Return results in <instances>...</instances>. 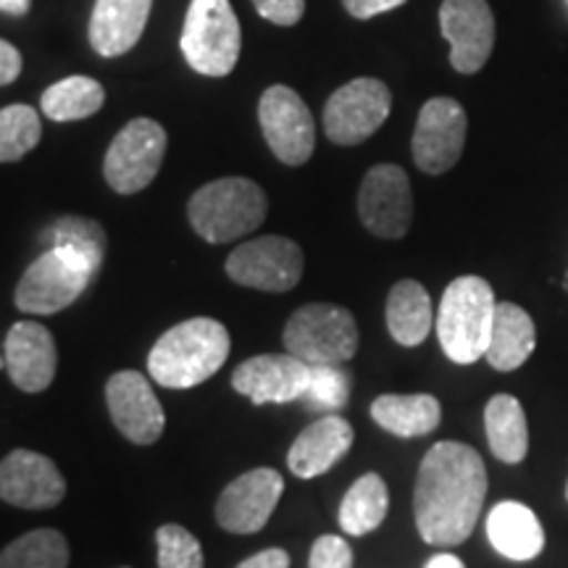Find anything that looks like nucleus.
Returning <instances> with one entry per match:
<instances>
[{"label": "nucleus", "mask_w": 568, "mask_h": 568, "mask_svg": "<svg viewBox=\"0 0 568 568\" xmlns=\"http://www.w3.org/2000/svg\"><path fill=\"white\" fill-rule=\"evenodd\" d=\"M261 19L276 27H295L305 13V0H253Z\"/></svg>", "instance_id": "f704fd0d"}, {"label": "nucleus", "mask_w": 568, "mask_h": 568, "mask_svg": "<svg viewBox=\"0 0 568 568\" xmlns=\"http://www.w3.org/2000/svg\"><path fill=\"white\" fill-rule=\"evenodd\" d=\"M424 568H466V566H464V560H460L458 556H453V552H439V556L432 558Z\"/></svg>", "instance_id": "ea45409f"}, {"label": "nucleus", "mask_w": 568, "mask_h": 568, "mask_svg": "<svg viewBox=\"0 0 568 568\" xmlns=\"http://www.w3.org/2000/svg\"><path fill=\"white\" fill-rule=\"evenodd\" d=\"M487 537L508 560H531L545 548V531L535 510L516 500H503L489 510Z\"/></svg>", "instance_id": "4be33fe9"}, {"label": "nucleus", "mask_w": 568, "mask_h": 568, "mask_svg": "<svg viewBox=\"0 0 568 568\" xmlns=\"http://www.w3.org/2000/svg\"><path fill=\"white\" fill-rule=\"evenodd\" d=\"M105 103L103 84L92 77H67L42 92L40 109L51 122H82L95 116Z\"/></svg>", "instance_id": "bb28decb"}, {"label": "nucleus", "mask_w": 568, "mask_h": 568, "mask_svg": "<svg viewBox=\"0 0 568 568\" xmlns=\"http://www.w3.org/2000/svg\"><path fill=\"white\" fill-rule=\"evenodd\" d=\"M308 568H353V550L343 537L324 535L311 548Z\"/></svg>", "instance_id": "72a5a7b5"}, {"label": "nucleus", "mask_w": 568, "mask_h": 568, "mask_svg": "<svg viewBox=\"0 0 568 568\" xmlns=\"http://www.w3.org/2000/svg\"><path fill=\"white\" fill-rule=\"evenodd\" d=\"M351 397V376L335 364L311 366L308 389L301 400L314 410H339Z\"/></svg>", "instance_id": "2f4dec72"}, {"label": "nucleus", "mask_w": 568, "mask_h": 568, "mask_svg": "<svg viewBox=\"0 0 568 568\" xmlns=\"http://www.w3.org/2000/svg\"><path fill=\"white\" fill-rule=\"evenodd\" d=\"M468 119L464 105L453 98H432L422 105L414 130V161L424 174L439 176L460 161L466 145Z\"/></svg>", "instance_id": "ddd939ff"}, {"label": "nucleus", "mask_w": 568, "mask_h": 568, "mask_svg": "<svg viewBox=\"0 0 568 568\" xmlns=\"http://www.w3.org/2000/svg\"><path fill=\"white\" fill-rule=\"evenodd\" d=\"M372 418L397 437H424L439 426L443 406L435 395H379L372 403Z\"/></svg>", "instance_id": "393cba45"}, {"label": "nucleus", "mask_w": 568, "mask_h": 568, "mask_svg": "<svg viewBox=\"0 0 568 568\" xmlns=\"http://www.w3.org/2000/svg\"><path fill=\"white\" fill-rule=\"evenodd\" d=\"M284 493V479L276 468L258 466L230 481L216 500V521L232 535H255L268 524Z\"/></svg>", "instance_id": "4468645a"}, {"label": "nucleus", "mask_w": 568, "mask_h": 568, "mask_svg": "<svg viewBox=\"0 0 568 568\" xmlns=\"http://www.w3.org/2000/svg\"><path fill=\"white\" fill-rule=\"evenodd\" d=\"M389 510V493L379 474H364L353 481L339 506V527L351 537L379 529Z\"/></svg>", "instance_id": "cd10ccee"}, {"label": "nucleus", "mask_w": 568, "mask_h": 568, "mask_svg": "<svg viewBox=\"0 0 568 568\" xmlns=\"http://www.w3.org/2000/svg\"><path fill=\"white\" fill-rule=\"evenodd\" d=\"M98 272L88 258L71 247L51 245L34 258L17 284V308L21 314L51 316L69 308Z\"/></svg>", "instance_id": "0eeeda50"}, {"label": "nucleus", "mask_w": 568, "mask_h": 568, "mask_svg": "<svg viewBox=\"0 0 568 568\" xmlns=\"http://www.w3.org/2000/svg\"><path fill=\"white\" fill-rule=\"evenodd\" d=\"M230 332L211 316L180 322L155 339L148 355V374L169 389H190L211 379L230 358Z\"/></svg>", "instance_id": "f03ea898"}, {"label": "nucleus", "mask_w": 568, "mask_h": 568, "mask_svg": "<svg viewBox=\"0 0 568 568\" xmlns=\"http://www.w3.org/2000/svg\"><path fill=\"white\" fill-rule=\"evenodd\" d=\"M535 345L537 329L527 311L516 303H497L493 337L485 355L487 364L495 372H516L518 366L527 364Z\"/></svg>", "instance_id": "5701e85b"}, {"label": "nucleus", "mask_w": 568, "mask_h": 568, "mask_svg": "<svg viewBox=\"0 0 568 568\" xmlns=\"http://www.w3.org/2000/svg\"><path fill=\"white\" fill-rule=\"evenodd\" d=\"M487 495V468L474 447L437 443L418 466L414 516L426 545L456 548L477 527Z\"/></svg>", "instance_id": "f257e3e1"}, {"label": "nucleus", "mask_w": 568, "mask_h": 568, "mask_svg": "<svg viewBox=\"0 0 568 568\" xmlns=\"http://www.w3.org/2000/svg\"><path fill=\"white\" fill-rule=\"evenodd\" d=\"M353 445V426L347 418L329 414L305 426L287 453V466L295 477L314 479L329 471Z\"/></svg>", "instance_id": "412c9836"}, {"label": "nucleus", "mask_w": 568, "mask_h": 568, "mask_svg": "<svg viewBox=\"0 0 568 568\" xmlns=\"http://www.w3.org/2000/svg\"><path fill=\"white\" fill-rule=\"evenodd\" d=\"M358 216L376 237H406L414 222V195L406 169L397 163H376L368 169L358 190Z\"/></svg>", "instance_id": "f8f14e48"}, {"label": "nucleus", "mask_w": 568, "mask_h": 568, "mask_svg": "<svg viewBox=\"0 0 568 568\" xmlns=\"http://www.w3.org/2000/svg\"><path fill=\"white\" fill-rule=\"evenodd\" d=\"M21 67H24L21 53L11 45L9 40H0V84L17 82L21 74Z\"/></svg>", "instance_id": "e433bc0d"}, {"label": "nucleus", "mask_w": 568, "mask_h": 568, "mask_svg": "<svg viewBox=\"0 0 568 568\" xmlns=\"http://www.w3.org/2000/svg\"><path fill=\"white\" fill-rule=\"evenodd\" d=\"M284 351L305 364H347L358 353V324L335 303H308L284 324Z\"/></svg>", "instance_id": "423d86ee"}, {"label": "nucleus", "mask_w": 568, "mask_h": 568, "mask_svg": "<svg viewBox=\"0 0 568 568\" xmlns=\"http://www.w3.org/2000/svg\"><path fill=\"white\" fill-rule=\"evenodd\" d=\"M59 353L55 339L38 322H17L3 343V368L21 393H42L53 385Z\"/></svg>", "instance_id": "6ab92c4d"}, {"label": "nucleus", "mask_w": 568, "mask_h": 568, "mask_svg": "<svg viewBox=\"0 0 568 568\" xmlns=\"http://www.w3.org/2000/svg\"><path fill=\"white\" fill-rule=\"evenodd\" d=\"M105 403H109L111 422L134 445L159 443L166 426L161 400L153 393L148 376L132 368L116 372L105 385Z\"/></svg>", "instance_id": "dca6fc26"}, {"label": "nucleus", "mask_w": 568, "mask_h": 568, "mask_svg": "<svg viewBox=\"0 0 568 568\" xmlns=\"http://www.w3.org/2000/svg\"><path fill=\"white\" fill-rule=\"evenodd\" d=\"M0 497L24 510L53 508L67 497V479L42 453L13 450L0 464Z\"/></svg>", "instance_id": "a211bd4d"}, {"label": "nucleus", "mask_w": 568, "mask_h": 568, "mask_svg": "<svg viewBox=\"0 0 568 568\" xmlns=\"http://www.w3.org/2000/svg\"><path fill=\"white\" fill-rule=\"evenodd\" d=\"M237 568H290V556L282 548H268L243 560Z\"/></svg>", "instance_id": "4c0bfd02"}, {"label": "nucleus", "mask_w": 568, "mask_h": 568, "mask_svg": "<svg viewBox=\"0 0 568 568\" xmlns=\"http://www.w3.org/2000/svg\"><path fill=\"white\" fill-rule=\"evenodd\" d=\"M268 201L261 184L247 176H224L195 190L187 203V219L197 237L224 245L245 237L266 222Z\"/></svg>", "instance_id": "20e7f679"}, {"label": "nucleus", "mask_w": 568, "mask_h": 568, "mask_svg": "<svg viewBox=\"0 0 568 568\" xmlns=\"http://www.w3.org/2000/svg\"><path fill=\"white\" fill-rule=\"evenodd\" d=\"M153 0H95L90 13V45L103 59L130 53L145 32Z\"/></svg>", "instance_id": "aec40b11"}, {"label": "nucleus", "mask_w": 568, "mask_h": 568, "mask_svg": "<svg viewBox=\"0 0 568 568\" xmlns=\"http://www.w3.org/2000/svg\"><path fill=\"white\" fill-rule=\"evenodd\" d=\"M258 124L266 145L284 166H303L316 148V126L308 105L287 84H272L258 101Z\"/></svg>", "instance_id": "9b49d317"}, {"label": "nucleus", "mask_w": 568, "mask_h": 568, "mask_svg": "<svg viewBox=\"0 0 568 568\" xmlns=\"http://www.w3.org/2000/svg\"><path fill=\"white\" fill-rule=\"evenodd\" d=\"M180 48L184 61L197 74H232L243 48V32L230 0H190Z\"/></svg>", "instance_id": "39448f33"}, {"label": "nucleus", "mask_w": 568, "mask_h": 568, "mask_svg": "<svg viewBox=\"0 0 568 568\" xmlns=\"http://www.w3.org/2000/svg\"><path fill=\"white\" fill-rule=\"evenodd\" d=\"M403 3H406V0H343L345 11L358 21H368L379 17V13L400 9Z\"/></svg>", "instance_id": "c9c22d12"}, {"label": "nucleus", "mask_w": 568, "mask_h": 568, "mask_svg": "<svg viewBox=\"0 0 568 568\" xmlns=\"http://www.w3.org/2000/svg\"><path fill=\"white\" fill-rule=\"evenodd\" d=\"M387 329L397 345L418 347L429 337L432 324L437 322L432 316L429 293L422 282L400 280L387 295Z\"/></svg>", "instance_id": "b1692460"}, {"label": "nucleus", "mask_w": 568, "mask_h": 568, "mask_svg": "<svg viewBox=\"0 0 568 568\" xmlns=\"http://www.w3.org/2000/svg\"><path fill=\"white\" fill-rule=\"evenodd\" d=\"M439 32L450 42V63L458 74L485 69L495 48V13L487 0H443Z\"/></svg>", "instance_id": "2eb2a0df"}, {"label": "nucleus", "mask_w": 568, "mask_h": 568, "mask_svg": "<svg viewBox=\"0 0 568 568\" xmlns=\"http://www.w3.org/2000/svg\"><path fill=\"white\" fill-rule=\"evenodd\" d=\"M311 382V364L293 353L253 355L234 368L232 387L255 406L301 400Z\"/></svg>", "instance_id": "f3484780"}, {"label": "nucleus", "mask_w": 568, "mask_h": 568, "mask_svg": "<svg viewBox=\"0 0 568 568\" xmlns=\"http://www.w3.org/2000/svg\"><path fill=\"white\" fill-rule=\"evenodd\" d=\"M305 268L303 247L282 234H264L237 245L226 258V274L243 287L261 293H290Z\"/></svg>", "instance_id": "9d476101"}, {"label": "nucleus", "mask_w": 568, "mask_h": 568, "mask_svg": "<svg viewBox=\"0 0 568 568\" xmlns=\"http://www.w3.org/2000/svg\"><path fill=\"white\" fill-rule=\"evenodd\" d=\"M159 542V568H203V548L180 524H163L155 531Z\"/></svg>", "instance_id": "473e14b6"}, {"label": "nucleus", "mask_w": 568, "mask_h": 568, "mask_svg": "<svg viewBox=\"0 0 568 568\" xmlns=\"http://www.w3.org/2000/svg\"><path fill=\"white\" fill-rule=\"evenodd\" d=\"M489 450L503 464L516 466L529 453V426L521 403L514 395H495L485 408Z\"/></svg>", "instance_id": "a878e982"}, {"label": "nucleus", "mask_w": 568, "mask_h": 568, "mask_svg": "<svg viewBox=\"0 0 568 568\" xmlns=\"http://www.w3.org/2000/svg\"><path fill=\"white\" fill-rule=\"evenodd\" d=\"M69 542L55 529H34L6 545L0 568H67Z\"/></svg>", "instance_id": "c85d7f7f"}, {"label": "nucleus", "mask_w": 568, "mask_h": 568, "mask_svg": "<svg viewBox=\"0 0 568 568\" xmlns=\"http://www.w3.org/2000/svg\"><path fill=\"white\" fill-rule=\"evenodd\" d=\"M495 293L487 280L466 274L447 284L437 308V339L453 364L468 366L485 358L495 324Z\"/></svg>", "instance_id": "7ed1b4c3"}, {"label": "nucleus", "mask_w": 568, "mask_h": 568, "mask_svg": "<svg viewBox=\"0 0 568 568\" xmlns=\"http://www.w3.org/2000/svg\"><path fill=\"white\" fill-rule=\"evenodd\" d=\"M389 111L393 92L387 84L374 77H358L329 95L324 105V132L335 145H361L387 122Z\"/></svg>", "instance_id": "1a4fd4ad"}, {"label": "nucleus", "mask_w": 568, "mask_h": 568, "mask_svg": "<svg viewBox=\"0 0 568 568\" xmlns=\"http://www.w3.org/2000/svg\"><path fill=\"white\" fill-rule=\"evenodd\" d=\"M42 138L40 113L32 105L13 103L0 111V161L17 163L38 148Z\"/></svg>", "instance_id": "c756f323"}, {"label": "nucleus", "mask_w": 568, "mask_h": 568, "mask_svg": "<svg viewBox=\"0 0 568 568\" xmlns=\"http://www.w3.org/2000/svg\"><path fill=\"white\" fill-rule=\"evenodd\" d=\"M32 9V0H0V11L6 17H27Z\"/></svg>", "instance_id": "58836bf2"}, {"label": "nucleus", "mask_w": 568, "mask_h": 568, "mask_svg": "<svg viewBox=\"0 0 568 568\" xmlns=\"http://www.w3.org/2000/svg\"><path fill=\"white\" fill-rule=\"evenodd\" d=\"M566 500H568V481H566Z\"/></svg>", "instance_id": "a19ab883"}, {"label": "nucleus", "mask_w": 568, "mask_h": 568, "mask_svg": "<svg viewBox=\"0 0 568 568\" xmlns=\"http://www.w3.org/2000/svg\"><path fill=\"white\" fill-rule=\"evenodd\" d=\"M45 240L51 245L71 247V251L80 253L82 258H88L95 272H101L109 237H105V230L95 222V219L61 216L59 222L45 232Z\"/></svg>", "instance_id": "7c9ffc66"}, {"label": "nucleus", "mask_w": 568, "mask_h": 568, "mask_svg": "<svg viewBox=\"0 0 568 568\" xmlns=\"http://www.w3.org/2000/svg\"><path fill=\"white\" fill-rule=\"evenodd\" d=\"M166 130L153 119H132L116 132L103 159V176L119 195H134L145 190L161 172L166 155Z\"/></svg>", "instance_id": "6e6552de"}]
</instances>
